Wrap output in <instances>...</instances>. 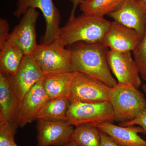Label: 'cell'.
<instances>
[{"instance_id": "obj_2", "label": "cell", "mask_w": 146, "mask_h": 146, "mask_svg": "<svg viewBox=\"0 0 146 146\" xmlns=\"http://www.w3.org/2000/svg\"><path fill=\"white\" fill-rule=\"evenodd\" d=\"M111 24L104 17L82 13L69 19L65 25L60 27L58 39L66 46L79 42H102Z\"/></svg>"}, {"instance_id": "obj_17", "label": "cell", "mask_w": 146, "mask_h": 146, "mask_svg": "<svg viewBox=\"0 0 146 146\" xmlns=\"http://www.w3.org/2000/svg\"><path fill=\"white\" fill-rule=\"evenodd\" d=\"M78 72L51 73L45 74L43 85L49 99L70 98L72 82Z\"/></svg>"}, {"instance_id": "obj_8", "label": "cell", "mask_w": 146, "mask_h": 146, "mask_svg": "<svg viewBox=\"0 0 146 146\" xmlns=\"http://www.w3.org/2000/svg\"><path fill=\"white\" fill-rule=\"evenodd\" d=\"M45 75L32 55H25L16 74L10 76L11 86L20 107L26 94Z\"/></svg>"}, {"instance_id": "obj_6", "label": "cell", "mask_w": 146, "mask_h": 146, "mask_svg": "<svg viewBox=\"0 0 146 146\" xmlns=\"http://www.w3.org/2000/svg\"><path fill=\"white\" fill-rule=\"evenodd\" d=\"M30 8L39 9L44 18L46 31L41 44H50L57 39L60 28L61 15L53 0H18L13 15L20 18Z\"/></svg>"}, {"instance_id": "obj_28", "label": "cell", "mask_w": 146, "mask_h": 146, "mask_svg": "<svg viewBox=\"0 0 146 146\" xmlns=\"http://www.w3.org/2000/svg\"><path fill=\"white\" fill-rule=\"evenodd\" d=\"M58 146H78V145L74 142V141L71 140V141H68L67 143L63 144V145H60Z\"/></svg>"}, {"instance_id": "obj_14", "label": "cell", "mask_w": 146, "mask_h": 146, "mask_svg": "<svg viewBox=\"0 0 146 146\" xmlns=\"http://www.w3.org/2000/svg\"><path fill=\"white\" fill-rule=\"evenodd\" d=\"M43 79L38 82L24 97L18 112L17 122L18 127H23L35 120L37 112L49 100L43 86Z\"/></svg>"}, {"instance_id": "obj_23", "label": "cell", "mask_w": 146, "mask_h": 146, "mask_svg": "<svg viewBox=\"0 0 146 146\" xmlns=\"http://www.w3.org/2000/svg\"><path fill=\"white\" fill-rule=\"evenodd\" d=\"M18 127L14 124L0 120V146H9L15 141V135Z\"/></svg>"}, {"instance_id": "obj_21", "label": "cell", "mask_w": 146, "mask_h": 146, "mask_svg": "<svg viewBox=\"0 0 146 146\" xmlns=\"http://www.w3.org/2000/svg\"><path fill=\"white\" fill-rule=\"evenodd\" d=\"M71 139L78 146H100L101 131L94 126H79L74 129Z\"/></svg>"}, {"instance_id": "obj_20", "label": "cell", "mask_w": 146, "mask_h": 146, "mask_svg": "<svg viewBox=\"0 0 146 146\" xmlns=\"http://www.w3.org/2000/svg\"><path fill=\"white\" fill-rule=\"evenodd\" d=\"M124 0H91L84 1L79 5L83 13L104 17L119 9Z\"/></svg>"}, {"instance_id": "obj_15", "label": "cell", "mask_w": 146, "mask_h": 146, "mask_svg": "<svg viewBox=\"0 0 146 146\" xmlns=\"http://www.w3.org/2000/svg\"><path fill=\"white\" fill-rule=\"evenodd\" d=\"M20 105L10 82V75L0 71V120L17 125Z\"/></svg>"}, {"instance_id": "obj_12", "label": "cell", "mask_w": 146, "mask_h": 146, "mask_svg": "<svg viewBox=\"0 0 146 146\" xmlns=\"http://www.w3.org/2000/svg\"><path fill=\"white\" fill-rule=\"evenodd\" d=\"M114 21L136 30L143 37L146 29V4L139 0H124L119 8L108 14Z\"/></svg>"}, {"instance_id": "obj_25", "label": "cell", "mask_w": 146, "mask_h": 146, "mask_svg": "<svg viewBox=\"0 0 146 146\" xmlns=\"http://www.w3.org/2000/svg\"><path fill=\"white\" fill-rule=\"evenodd\" d=\"M9 26L7 20L0 19V48L3 46L9 36Z\"/></svg>"}, {"instance_id": "obj_10", "label": "cell", "mask_w": 146, "mask_h": 146, "mask_svg": "<svg viewBox=\"0 0 146 146\" xmlns=\"http://www.w3.org/2000/svg\"><path fill=\"white\" fill-rule=\"evenodd\" d=\"M39 14L36 9L29 8L7 39L19 47L25 55L32 54L38 46L35 28Z\"/></svg>"}, {"instance_id": "obj_32", "label": "cell", "mask_w": 146, "mask_h": 146, "mask_svg": "<svg viewBox=\"0 0 146 146\" xmlns=\"http://www.w3.org/2000/svg\"><path fill=\"white\" fill-rule=\"evenodd\" d=\"M84 1H91V0H84Z\"/></svg>"}, {"instance_id": "obj_9", "label": "cell", "mask_w": 146, "mask_h": 146, "mask_svg": "<svg viewBox=\"0 0 146 146\" xmlns=\"http://www.w3.org/2000/svg\"><path fill=\"white\" fill-rule=\"evenodd\" d=\"M107 59L110 70L117 80L118 83L128 84L139 89L142 82L131 52H119L109 50Z\"/></svg>"}, {"instance_id": "obj_1", "label": "cell", "mask_w": 146, "mask_h": 146, "mask_svg": "<svg viewBox=\"0 0 146 146\" xmlns=\"http://www.w3.org/2000/svg\"><path fill=\"white\" fill-rule=\"evenodd\" d=\"M72 65L73 71L98 79L110 88L117 84L112 76L108 63V48L102 42H79L72 45Z\"/></svg>"}, {"instance_id": "obj_31", "label": "cell", "mask_w": 146, "mask_h": 146, "mask_svg": "<svg viewBox=\"0 0 146 146\" xmlns=\"http://www.w3.org/2000/svg\"><path fill=\"white\" fill-rule=\"evenodd\" d=\"M139 1H141L143 2L145 4H146V0H139Z\"/></svg>"}, {"instance_id": "obj_11", "label": "cell", "mask_w": 146, "mask_h": 146, "mask_svg": "<svg viewBox=\"0 0 146 146\" xmlns=\"http://www.w3.org/2000/svg\"><path fill=\"white\" fill-rule=\"evenodd\" d=\"M143 37L133 29L114 21L102 41L110 50L119 52H133Z\"/></svg>"}, {"instance_id": "obj_26", "label": "cell", "mask_w": 146, "mask_h": 146, "mask_svg": "<svg viewBox=\"0 0 146 146\" xmlns=\"http://www.w3.org/2000/svg\"><path fill=\"white\" fill-rule=\"evenodd\" d=\"M101 142L100 146H120L115 143L106 133L101 131Z\"/></svg>"}, {"instance_id": "obj_18", "label": "cell", "mask_w": 146, "mask_h": 146, "mask_svg": "<svg viewBox=\"0 0 146 146\" xmlns=\"http://www.w3.org/2000/svg\"><path fill=\"white\" fill-rule=\"evenodd\" d=\"M70 104L68 98L48 100L36 114L35 120L68 122L67 114Z\"/></svg>"}, {"instance_id": "obj_3", "label": "cell", "mask_w": 146, "mask_h": 146, "mask_svg": "<svg viewBox=\"0 0 146 146\" xmlns=\"http://www.w3.org/2000/svg\"><path fill=\"white\" fill-rule=\"evenodd\" d=\"M115 113L114 121L121 123L136 119L146 109L144 94L128 84H119L111 88L110 101Z\"/></svg>"}, {"instance_id": "obj_5", "label": "cell", "mask_w": 146, "mask_h": 146, "mask_svg": "<svg viewBox=\"0 0 146 146\" xmlns=\"http://www.w3.org/2000/svg\"><path fill=\"white\" fill-rule=\"evenodd\" d=\"M68 122L77 127L90 125L97 127L104 123L114 121L115 113L109 101L96 103H70L68 114Z\"/></svg>"}, {"instance_id": "obj_7", "label": "cell", "mask_w": 146, "mask_h": 146, "mask_svg": "<svg viewBox=\"0 0 146 146\" xmlns=\"http://www.w3.org/2000/svg\"><path fill=\"white\" fill-rule=\"evenodd\" d=\"M111 88L98 79L78 72L72 82L70 102L96 103L109 101Z\"/></svg>"}, {"instance_id": "obj_29", "label": "cell", "mask_w": 146, "mask_h": 146, "mask_svg": "<svg viewBox=\"0 0 146 146\" xmlns=\"http://www.w3.org/2000/svg\"><path fill=\"white\" fill-rule=\"evenodd\" d=\"M142 88L143 91L145 93H146V84L142 85Z\"/></svg>"}, {"instance_id": "obj_22", "label": "cell", "mask_w": 146, "mask_h": 146, "mask_svg": "<svg viewBox=\"0 0 146 146\" xmlns=\"http://www.w3.org/2000/svg\"><path fill=\"white\" fill-rule=\"evenodd\" d=\"M133 52L140 76L146 81V29L143 39Z\"/></svg>"}, {"instance_id": "obj_27", "label": "cell", "mask_w": 146, "mask_h": 146, "mask_svg": "<svg viewBox=\"0 0 146 146\" xmlns=\"http://www.w3.org/2000/svg\"><path fill=\"white\" fill-rule=\"evenodd\" d=\"M70 1L72 2V8L71 10L69 19H72L75 16V13L76 9L78 6L80 5L84 0H70Z\"/></svg>"}, {"instance_id": "obj_13", "label": "cell", "mask_w": 146, "mask_h": 146, "mask_svg": "<svg viewBox=\"0 0 146 146\" xmlns=\"http://www.w3.org/2000/svg\"><path fill=\"white\" fill-rule=\"evenodd\" d=\"M37 121V146H58L72 140L74 129L68 122Z\"/></svg>"}, {"instance_id": "obj_30", "label": "cell", "mask_w": 146, "mask_h": 146, "mask_svg": "<svg viewBox=\"0 0 146 146\" xmlns=\"http://www.w3.org/2000/svg\"><path fill=\"white\" fill-rule=\"evenodd\" d=\"M9 146H18L17 145H16V143H15V141H14V142H13V143H12L11 144V145H10Z\"/></svg>"}, {"instance_id": "obj_4", "label": "cell", "mask_w": 146, "mask_h": 146, "mask_svg": "<svg viewBox=\"0 0 146 146\" xmlns=\"http://www.w3.org/2000/svg\"><path fill=\"white\" fill-rule=\"evenodd\" d=\"M45 74L74 72L72 52L58 39L48 44L38 45L32 54Z\"/></svg>"}, {"instance_id": "obj_16", "label": "cell", "mask_w": 146, "mask_h": 146, "mask_svg": "<svg viewBox=\"0 0 146 146\" xmlns=\"http://www.w3.org/2000/svg\"><path fill=\"white\" fill-rule=\"evenodd\" d=\"M97 127L120 146H146V141L138 135V133L145 134L141 127H122L111 123H104L98 125Z\"/></svg>"}, {"instance_id": "obj_19", "label": "cell", "mask_w": 146, "mask_h": 146, "mask_svg": "<svg viewBox=\"0 0 146 146\" xmlns=\"http://www.w3.org/2000/svg\"><path fill=\"white\" fill-rule=\"evenodd\" d=\"M19 47L7 40L0 48L1 71L11 76L15 75L25 56Z\"/></svg>"}, {"instance_id": "obj_24", "label": "cell", "mask_w": 146, "mask_h": 146, "mask_svg": "<svg viewBox=\"0 0 146 146\" xmlns=\"http://www.w3.org/2000/svg\"><path fill=\"white\" fill-rule=\"evenodd\" d=\"M119 125L122 127L139 125L143 128L146 134V109L134 120L127 122L121 123Z\"/></svg>"}]
</instances>
